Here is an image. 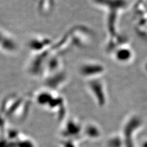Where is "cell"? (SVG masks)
<instances>
[{
    "label": "cell",
    "mask_w": 147,
    "mask_h": 147,
    "mask_svg": "<svg viewBox=\"0 0 147 147\" xmlns=\"http://www.w3.org/2000/svg\"><path fill=\"white\" fill-rule=\"evenodd\" d=\"M132 51L129 48L123 47L118 49L115 55L117 60L122 63H128L132 58Z\"/></svg>",
    "instance_id": "cell-2"
},
{
    "label": "cell",
    "mask_w": 147,
    "mask_h": 147,
    "mask_svg": "<svg viewBox=\"0 0 147 147\" xmlns=\"http://www.w3.org/2000/svg\"><path fill=\"white\" fill-rule=\"evenodd\" d=\"M144 118L140 115L133 113L128 116L123 123L121 134L125 147H136V137L144 126Z\"/></svg>",
    "instance_id": "cell-1"
},
{
    "label": "cell",
    "mask_w": 147,
    "mask_h": 147,
    "mask_svg": "<svg viewBox=\"0 0 147 147\" xmlns=\"http://www.w3.org/2000/svg\"><path fill=\"white\" fill-rule=\"evenodd\" d=\"M107 147H125V142L121 133L114 134L107 142Z\"/></svg>",
    "instance_id": "cell-3"
},
{
    "label": "cell",
    "mask_w": 147,
    "mask_h": 147,
    "mask_svg": "<svg viewBox=\"0 0 147 147\" xmlns=\"http://www.w3.org/2000/svg\"><path fill=\"white\" fill-rule=\"evenodd\" d=\"M140 147H147V139H145L141 142L140 144Z\"/></svg>",
    "instance_id": "cell-4"
},
{
    "label": "cell",
    "mask_w": 147,
    "mask_h": 147,
    "mask_svg": "<svg viewBox=\"0 0 147 147\" xmlns=\"http://www.w3.org/2000/svg\"><path fill=\"white\" fill-rule=\"evenodd\" d=\"M146 1H147V0H146Z\"/></svg>",
    "instance_id": "cell-5"
}]
</instances>
